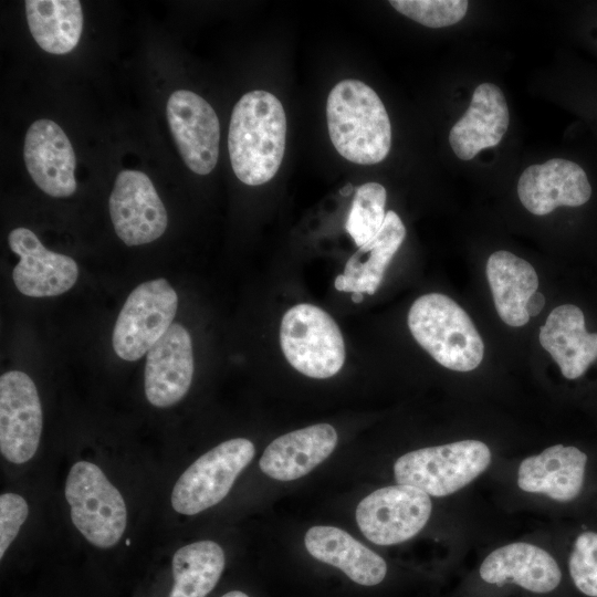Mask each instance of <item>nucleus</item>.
<instances>
[{
    "label": "nucleus",
    "instance_id": "2eb2a0df",
    "mask_svg": "<svg viewBox=\"0 0 597 597\" xmlns=\"http://www.w3.org/2000/svg\"><path fill=\"white\" fill-rule=\"evenodd\" d=\"M192 376L193 355L190 334L181 324L172 323L146 354L147 400L158 408L177 404L188 392Z\"/></svg>",
    "mask_w": 597,
    "mask_h": 597
},
{
    "label": "nucleus",
    "instance_id": "ddd939ff",
    "mask_svg": "<svg viewBox=\"0 0 597 597\" xmlns=\"http://www.w3.org/2000/svg\"><path fill=\"white\" fill-rule=\"evenodd\" d=\"M8 242L12 252L20 256L12 279L22 294L31 297L55 296L75 284L78 276L76 262L65 254L48 250L30 229H13Z\"/></svg>",
    "mask_w": 597,
    "mask_h": 597
},
{
    "label": "nucleus",
    "instance_id": "6ab92c4d",
    "mask_svg": "<svg viewBox=\"0 0 597 597\" xmlns=\"http://www.w3.org/2000/svg\"><path fill=\"white\" fill-rule=\"evenodd\" d=\"M480 576L489 584L502 585L511 580L530 591L545 594L558 586L562 572L543 548L528 543H512L485 557Z\"/></svg>",
    "mask_w": 597,
    "mask_h": 597
},
{
    "label": "nucleus",
    "instance_id": "f03ea898",
    "mask_svg": "<svg viewBox=\"0 0 597 597\" xmlns=\"http://www.w3.org/2000/svg\"><path fill=\"white\" fill-rule=\"evenodd\" d=\"M329 138L342 157L359 165L383 161L391 146V126L377 93L358 80H344L328 94Z\"/></svg>",
    "mask_w": 597,
    "mask_h": 597
},
{
    "label": "nucleus",
    "instance_id": "473e14b6",
    "mask_svg": "<svg viewBox=\"0 0 597 597\" xmlns=\"http://www.w3.org/2000/svg\"><path fill=\"white\" fill-rule=\"evenodd\" d=\"M221 597H249V596L247 594L242 593V591L232 590V591H229V593L222 595Z\"/></svg>",
    "mask_w": 597,
    "mask_h": 597
},
{
    "label": "nucleus",
    "instance_id": "412c9836",
    "mask_svg": "<svg viewBox=\"0 0 597 597\" xmlns=\"http://www.w3.org/2000/svg\"><path fill=\"white\" fill-rule=\"evenodd\" d=\"M586 462L578 448L556 444L521 462L517 484L525 492L570 501L583 488Z\"/></svg>",
    "mask_w": 597,
    "mask_h": 597
},
{
    "label": "nucleus",
    "instance_id": "4468645a",
    "mask_svg": "<svg viewBox=\"0 0 597 597\" xmlns=\"http://www.w3.org/2000/svg\"><path fill=\"white\" fill-rule=\"evenodd\" d=\"M23 158L35 185L55 198L76 190V159L69 137L53 121H35L24 138Z\"/></svg>",
    "mask_w": 597,
    "mask_h": 597
},
{
    "label": "nucleus",
    "instance_id": "2f4dec72",
    "mask_svg": "<svg viewBox=\"0 0 597 597\" xmlns=\"http://www.w3.org/2000/svg\"><path fill=\"white\" fill-rule=\"evenodd\" d=\"M353 190H354L353 185L347 184L344 188H342V189L339 190V193H341L342 196H344V197H347V196H349V195L353 192Z\"/></svg>",
    "mask_w": 597,
    "mask_h": 597
},
{
    "label": "nucleus",
    "instance_id": "f8f14e48",
    "mask_svg": "<svg viewBox=\"0 0 597 597\" xmlns=\"http://www.w3.org/2000/svg\"><path fill=\"white\" fill-rule=\"evenodd\" d=\"M166 115L172 138L187 167L208 175L219 156L220 125L212 106L198 94L175 91L168 98Z\"/></svg>",
    "mask_w": 597,
    "mask_h": 597
},
{
    "label": "nucleus",
    "instance_id": "393cba45",
    "mask_svg": "<svg viewBox=\"0 0 597 597\" xmlns=\"http://www.w3.org/2000/svg\"><path fill=\"white\" fill-rule=\"evenodd\" d=\"M25 14L38 45L51 54H66L78 43L83 12L77 0H27Z\"/></svg>",
    "mask_w": 597,
    "mask_h": 597
},
{
    "label": "nucleus",
    "instance_id": "a211bd4d",
    "mask_svg": "<svg viewBox=\"0 0 597 597\" xmlns=\"http://www.w3.org/2000/svg\"><path fill=\"white\" fill-rule=\"evenodd\" d=\"M337 440L336 430L328 423L291 431L265 448L259 461L260 469L279 481L302 478L331 455Z\"/></svg>",
    "mask_w": 597,
    "mask_h": 597
},
{
    "label": "nucleus",
    "instance_id": "6e6552de",
    "mask_svg": "<svg viewBox=\"0 0 597 597\" xmlns=\"http://www.w3.org/2000/svg\"><path fill=\"white\" fill-rule=\"evenodd\" d=\"M178 295L165 279L146 281L126 298L116 320L112 344L118 357L142 358L172 325Z\"/></svg>",
    "mask_w": 597,
    "mask_h": 597
},
{
    "label": "nucleus",
    "instance_id": "72a5a7b5",
    "mask_svg": "<svg viewBox=\"0 0 597 597\" xmlns=\"http://www.w3.org/2000/svg\"><path fill=\"white\" fill-rule=\"evenodd\" d=\"M363 300H364L363 293L355 292L352 294V301L354 303H360L363 302Z\"/></svg>",
    "mask_w": 597,
    "mask_h": 597
},
{
    "label": "nucleus",
    "instance_id": "aec40b11",
    "mask_svg": "<svg viewBox=\"0 0 597 597\" xmlns=\"http://www.w3.org/2000/svg\"><path fill=\"white\" fill-rule=\"evenodd\" d=\"M538 339L567 379L584 375L597 358V333L586 331L584 313L573 304L559 305L549 313Z\"/></svg>",
    "mask_w": 597,
    "mask_h": 597
},
{
    "label": "nucleus",
    "instance_id": "f257e3e1",
    "mask_svg": "<svg viewBox=\"0 0 597 597\" xmlns=\"http://www.w3.org/2000/svg\"><path fill=\"white\" fill-rule=\"evenodd\" d=\"M286 116L266 91L245 93L234 105L228 134L231 167L240 181L259 186L277 172L285 151Z\"/></svg>",
    "mask_w": 597,
    "mask_h": 597
},
{
    "label": "nucleus",
    "instance_id": "39448f33",
    "mask_svg": "<svg viewBox=\"0 0 597 597\" xmlns=\"http://www.w3.org/2000/svg\"><path fill=\"white\" fill-rule=\"evenodd\" d=\"M280 342L290 365L317 379L336 375L345 362L342 332L333 317L307 303L292 306L282 318Z\"/></svg>",
    "mask_w": 597,
    "mask_h": 597
},
{
    "label": "nucleus",
    "instance_id": "0eeeda50",
    "mask_svg": "<svg viewBox=\"0 0 597 597\" xmlns=\"http://www.w3.org/2000/svg\"><path fill=\"white\" fill-rule=\"evenodd\" d=\"M255 453L244 438L223 441L199 457L177 480L171 505L180 514L195 515L227 496L238 475Z\"/></svg>",
    "mask_w": 597,
    "mask_h": 597
},
{
    "label": "nucleus",
    "instance_id": "423d86ee",
    "mask_svg": "<svg viewBox=\"0 0 597 597\" xmlns=\"http://www.w3.org/2000/svg\"><path fill=\"white\" fill-rule=\"evenodd\" d=\"M65 498L73 524L91 544L108 548L123 536L127 523L125 501L96 464H73L65 482Z\"/></svg>",
    "mask_w": 597,
    "mask_h": 597
},
{
    "label": "nucleus",
    "instance_id": "b1692460",
    "mask_svg": "<svg viewBox=\"0 0 597 597\" xmlns=\"http://www.w3.org/2000/svg\"><path fill=\"white\" fill-rule=\"evenodd\" d=\"M486 277L501 320L513 327L525 325L526 303L538 287L534 268L509 251H496L488 259Z\"/></svg>",
    "mask_w": 597,
    "mask_h": 597
},
{
    "label": "nucleus",
    "instance_id": "20e7f679",
    "mask_svg": "<svg viewBox=\"0 0 597 597\" xmlns=\"http://www.w3.org/2000/svg\"><path fill=\"white\" fill-rule=\"evenodd\" d=\"M490 462L491 451L485 443L462 440L408 452L396 460L394 473L399 485L446 496L473 481Z\"/></svg>",
    "mask_w": 597,
    "mask_h": 597
},
{
    "label": "nucleus",
    "instance_id": "a878e982",
    "mask_svg": "<svg viewBox=\"0 0 597 597\" xmlns=\"http://www.w3.org/2000/svg\"><path fill=\"white\" fill-rule=\"evenodd\" d=\"M171 564L175 583L169 597H206L217 585L226 557L219 544L205 540L177 549Z\"/></svg>",
    "mask_w": 597,
    "mask_h": 597
},
{
    "label": "nucleus",
    "instance_id": "c756f323",
    "mask_svg": "<svg viewBox=\"0 0 597 597\" xmlns=\"http://www.w3.org/2000/svg\"><path fill=\"white\" fill-rule=\"evenodd\" d=\"M28 514V503L21 495L15 493L0 495V558L17 537Z\"/></svg>",
    "mask_w": 597,
    "mask_h": 597
},
{
    "label": "nucleus",
    "instance_id": "bb28decb",
    "mask_svg": "<svg viewBox=\"0 0 597 597\" xmlns=\"http://www.w3.org/2000/svg\"><path fill=\"white\" fill-rule=\"evenodd\" d=\"M386 198V189L378 182H366L356 189L345 228L358 248L381 229Z\"/></svg>",
    "mask_w": 597,
    "mask_h": 597
},
{
    "label": "nucleus",
    "instance_id": "f3484780",
    "mask_svg": "<svg viewBox=\"0 0 597 597\" xmlns=\"http://www.w3.org/2000/svg\"><path fill=\"white\" fill-rule=\"evenodd\" d=\"M509 107L499 86L482 83L473 92L467 112L449 133L458 158L471 160L482 149L496 146L507 130Z\"/></svg>",
    "mask_w": 597,
    "mask_h": 597
},
{
    "label": "nucleus",
    "instance_id": "7ed1b4c3",
    "mask_svg": "<svg viewBox=\"0 0 597 597\" xmlns=\"http://www.w3.org/2000/svg\"><path fill=\"white\" fill-rule=\"evenodd\" d=\"M408 327L418 344L446 368L470 371L484 355V344L467 312L440 293L418 297L408 313Z\"/></svg>",
    "mask_w": 597,
    "mask_h": 597
},
{
    "label": "nucleus",
    "instance_id": "9b49d317",
    "mask_svg": "<svg viewBox=\"0 0 597 597\" xmlns=\"http://www.w3.org/2000/svg\"><path fill=\"white\" fill-rule=\"evenodd\" d=\"M109 214L126 245L153 242L168 224L166 208L149 177L138 170L118 172L109 196Z\"/></svg>",
    "mask_w": 597,
    "mask_h": 597
},
{
    "label": "nucleus",
    "instance_id": "1a4fd4ad",
    "mask_svg": "<svg viewBox=\"0 0 597 597\" xmlns=\"http://www.w3.org/2000/svg\"><path fill=\"white\" fill-rule=\"evenodd\" d=\"M429 495L408 485L380 488L364 498L356 509L362 533L377 545L408 541L420 532L431 515Z\"/></svg>",
    "mask_w": 597,
    "mask_h": 597
},
{
    "label": "nucleus",
    "instance_id": "7c9ffc66",
    "mask_svg": "<svg viewBox=\"0 0 597 597\" xmlns=\"http://www.w3.org/2000/svg\"><path fill=\"white\" fill-rule=\"evenodd\" d=\"M545 305V297L542 293L535 292L526 303V313L528 316H536Z\"/></svg>",
    "mask_w": 597,
    "mask_h": 597
},
{
    "label": "nucleus",
    "instance_id": "4be33fe9",
    "mask_svg": "<svg viewBox=\"0 0 597 597\" xmlns=\"http://www.w3.org/2000/svg\"><path fill=\"white\" fill-rule=\"evenodd\" d=\"M304 543L314 558L339 568L359 585L374 586L386 576L384 558L344 530L313 526L306 532Z\"/></svg>",
    "mask_w": 597,
    "mask_h": 597
},
{
    "label": "nucleus",
    "instance_id": "cd10ccee",
    "mask_svg": "<svg viewBox=\"0 0 597 597\" xmlns=\"http://www.w3.org/2000/svg\"><path fill=\"white\" fill-rule=\"evenodd\" d=\"M401 14L428 28H444L458 23L467 13L465 0H391Z\"/></svg>",
    "mask_w": 597,
    "mask_h": 597
},
{
    "label": "nucleus",
    "instance_id": "dca6fc26",
    "mask_svg": "<svg viewBox=\"0 0 597 597\" xmlns=\"http://www.w3.org/2000/svg\"><path fill=\"white\" fill-rule=\"evenodd\" d=\"M517 195L531 213L544 216L561 206H583L591 196V187L579 165L553 158L532 165L522 172Z\"/></svg>",
    "mask_w": 597,
    "mask_h": 597
},
{
    "label": "nucleus",
    "instance_id": "5701e85b",
    "mask_svg": "<svg viewBox=\"0 0 597 597\" xmlns=\"http://www.w3.org/2000/svg\"><path fill=\"white\" fill-rule=\"evenodd\" d=\"M406 238V228L392 210L386 212L381 229L348 259L335 289L342 292L375 294L385 271Z\"/></svg>",
    "mask_w": 597,
    "mask_h": 597
},
{
    "label": "nucleus",
    "instance_id": "9d476101",
    "mask_svg": "<svg viewBox=\"0 0 597 597\" xmlns=\"http://www.w3.org/2000/svg\"><path fill=\"white\" fill-rule=\"evenodd\" d=\"M42 408L31 377L10 370L0 377V451L22 464L35 454L42 432Z\"/></svg>",
    "mask_w": 597,
    "mask_h": 597
},
{
    "label": "nucleus",
    "instance_id": "c85d7f7f",
    "mask_svg": "<svg viewBox=\"0 0 597 597\" xmlns=\"http://www.w3.org/2000/svg\"><path fill=\"white\" fill-rule=\"evenodd\" d=\"M569 573L582 593L597 597V533L585 532L577 537L569 557Z\"/></svg>",
    "mask_w": 597,
    "mask_h": 597
}]
</instances>
